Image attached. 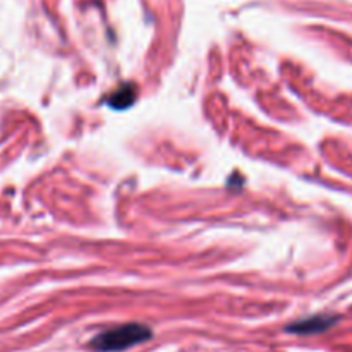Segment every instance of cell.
<instances>
[{"instance_id":"7a4b0ae2","label":"cell","mask_w":352,"mask_h":352,"mask_svg":"<svg viewBox=\"0 0 352 352\" xmlns=\"http://www.w3.org/2000/svg\"><path fill=\"white\" fill-rule=\"evenodd\" d=\"M337 320L332 316H311V318L301 320L287 327V332L298 333V336H315L329 330Z\"/></svg>"},{"instance_id":"6da1fadb","label":"cell","mask_w":352,"mask_h":352,"mask_svg":"<svg viewBox=\"0 0 352 352\" xmlns=\"http://www.w3.org/2000/svg\"><path fill=\"white\" fill-rule=\"evenodd\" d=\"M151 339L150 327L141 323H127L102 332L91 340V349L96 352L126 351Z\"/></svg>"},{"instance_id":"3957f363","label":"cell","mask_w":352,"mask_h":352,"mask_svg":"<svg viewBox=\"0 0 352 352\" xmlns=\"http://www.w3.org/2000/svg\"><path fill=\"white\" fill-rule=\"evenodd\" d=\"M134 100H136V86L126 82V85H122L119 89L112 93V96L107 100V103L116 110H126L133 105Z\"/></svg>"}]
</instances>
